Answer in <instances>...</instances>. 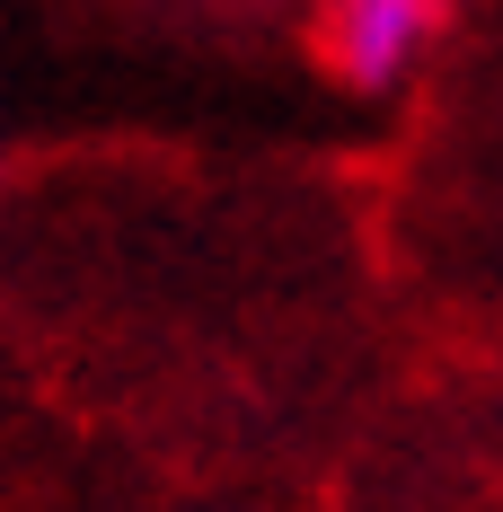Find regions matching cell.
<instances>
[{
	"mask_svg": "<svg viewBox=\"0 0 503 512\" xmlns=\"http://www.w3.org/2000/svg\"><path fill=\"white\" fill-rule=\"evenodd\" d=\"M442 36V0H327V62L353 89H398Z\"/></svg>",
	"mask_w": 503,
	"mask_h": 512,
	"instance_id": "1",
	"label": "cell"
}]
</instances>
